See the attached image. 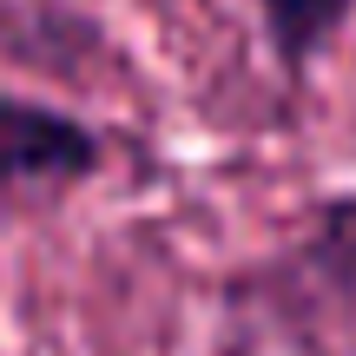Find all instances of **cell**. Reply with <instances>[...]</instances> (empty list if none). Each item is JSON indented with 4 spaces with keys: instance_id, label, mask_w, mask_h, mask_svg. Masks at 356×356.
Wrapping results in <instances>:
<instances>
[{
    "instance_id": "1",
    "label": "cell",
    "mask_w": 356,
    "mask_h": 356,
    "mask_svg": "<svg viewBox=\"0 0 356 356\" xmlns=\"http://www.w3.org/2000/svg\"><path fill=\"white\" fill-rule=\"evenodd\" d=\"M225 317L297 350L356 323V191L310 198L291 238L225 284Z\"/></svg>"
},
{
    "instance_id": "2",
    "label": "cell",
    "mask_w": 356,
    "mask_h": 356,
    "mask_svg": "<svg viewBox=\"0 0 356 356\" xmlns=\"http://www.w3.org/2000/svg\"><path fill=\"white\" fill-rule=\"evenodd\" d=\"M106 172V132L47 99L0 92V185L73 191Z\"/></svg>"
},
{
    "instance_id": "3",
    "label": "cell",
    "mask_w": 356,
    "mask_h": 356,
    "mask_svg": "<svg viewBox=\"0 0 356 356\" xmlns=\"http://www.w3.org/2000/svg\"><path fill=\"white\" fill-rule=\"evenodd\" d=\"M251 7H257V33H264L270 60L297 79L343 40L356 0H251Z\"/></svg>"
}]
</instances>
